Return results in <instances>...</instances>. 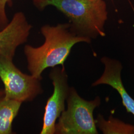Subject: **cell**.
I'll use <instances>...</instances> for the list:
<instances>
[{
	"mask_svg": "<svg viewBox=\"0 0 134 134\" xmlns=\"http://www.w3.org/2000/svg\"><path fill=\"white\" fill-rule=\"evenodd\" d=\"M45 40L38 47L25 45L24 54L31 75L41 81L42 74L48 68L58 65L64 67L72 47L77 43H90L91 39L77 35L72 31L69 23L58 24L56 26L43 25L40 29Z\"/></svg>",
	"mask_w": 134,
	"mask_h": 134,
	"instance_id": "cell-1",
	"label": "cell"
},
{
	"mask_svg": "<svg viewBox=\"0 0 134 134\" xmlns=\"http://www.w3.org/2000/svg\"><path fill=\"white\" fill-rule=\"evenodd\" d=\"M38 10L42 11L52 5L69 19L70 29L77 35L88 38L104 37V25L108 18L104 0H34Z\"/></svg>",
	"mask_w": 134,
	"mask_h": 134,
	"instance_id": "cell-2",
	"label": "cell"
},
{
	"mask_svg": "<svg viewBox=\"0 0 134 134\" xmlns=\"http://www.w3.org/2000/svg\"><path fill=\"white\" fill-rule=\"evenodd\" d=\"M66 100L67 109L58 118L55 134H98L93 112L100 105V97L97 96L93 100H86L71 87Z\"/></svg>",
	"mask_w": 134,
	"mask_h": 134,
	"instance_id": "cell-3",
	"label": "cell"
},
{
	"mask_svg": "<svg viewBox=\"0 0 134 134\" xmlns=\"http://www.w3.org/2000/svg\"><path fill=\"white\" fill-rule=\"evenodd\" d=\"M13 58L0 55V79L5 86V96L21 102L33 100L43 92L41 81L21 72Z\"/></svg>",
	"mask_w": 134,
	"mask_h": 134,
	"instance_id": "cell-4",
	"label": "cell"
},
{
	"mask_svg": "<svg viewBox=\"0 0 134 134\" xmlns=\"http://www.w3.org/2000/svg\"><path fill=\"white\" fill-rule=\"evenodd\" d=\"M49 77L52 81L54 91L45 107L41 134H55L56 121L65 110V101L70 88L65 67L52 68Z\"/></svg>",
	"mask_w": 134,
	"mask_h": 134,
	"instance_id": "cell-5",
	"label": "cell"
},
{
	"mask_svg": "<svg viewBox=\"0 0 134 134\" xmlns=\"http://www.w3.org/2000/svg\"><path fill=\"white\" fill-rule=\"evenodd\" d=\"M32 27L23 12L15 13L8 25L0 30V55L14 58L16 48L27 41Z\"/></svg>",
	"mask_w": 134,
	"mask_h": 134,
	"instance_id": "cell-6",
	"label": "cell"
},
{
	"mask_svg": "<svg viewBox=\"0 0 134 134\" xmlns=\"http://www.w3.org/2000/svg\"><path fill=\"white\" fill-rule=\"evenodd\" d=\"M101 62L104 65V71L92 86L106 85L111 86L119 94L127 112L134 116V99L126 91L121 79L122 64L118 60L106 56L101 58Z\"/></svg>",
	"mask_w": 134,
	"mask_h": 134,
	"instance_id": "cell-7",
	"label": "cell"
},
{
	"mask_svg": "<svg viewBox=\"0 0 134 134\" xmlns=\"http://www.w3.org/2000/svg\"><path fill=\"white\" fill-rule=\"evenodd\" d=\"M21 103L19 101L8 98L5 95L0 97V134H13L12 123Z\"/></svg>",
	"mask_w": 134,
	"mask_h": 134,
	"instance_id": "cell-8",
	"label": "cell"
},
{
	"mask_svg": "<svg viewBox=\"0 0 134 134\" xmlns=\"http://www.w3.org/2000/svg\"><path fill=\"white\" fill-rule=\"evenodd\" d=\"M95 120L97 128L103 134H134V125L126 123L112 115L106 120L103 115L98 114Z\"/></svg>",
	"mask_w": 134,
	"mask_h": 134,
	"instance_id": "cell-9",
	"label": "cell"
},
{
	"mask_svg": "<svg viewBox=\"0 0 134 134\" xmlns=\"http://www.w3.org/2000/svg\"><path fill=\"white\" fill-rule=\"evenodd\" d=\"M13 0H0V30L4 29L9 23L7 13V5L12 7Z\"/></svg>",
	"mask_w": 134,
	"mask_h": 134,
	"instance_id": "cell-10",
	"label": "cell"
},
{
	"mask_svg": "<svg viewBox=\"0 0 134 134\" xmlns=\"http://www.w3.org/2000/svg\"><path fill=\"white\" fill-rule=\"evenodd\" d=\"M5 95L4 90H0V97Z\"/></svg>",
	"mask_w": 134,
	"mask_h": 134,
	"instance_id": "cell-11",
	"label": "cell"
},
{
	"mask_svg": "<svg viewBox=\"0 0 134 134\" xmlns=\"http://www.w3.org/2000/svg\"><path fill=\"white\" fill-rule=\"evenodd\" d=\"M31 1H34V0H31Z\"/></svg>",
	"mask_w": 134,
	"mask_h": 134,
	"instance_id": "cell-12",
	"label": "cell"
}]
</instances>
